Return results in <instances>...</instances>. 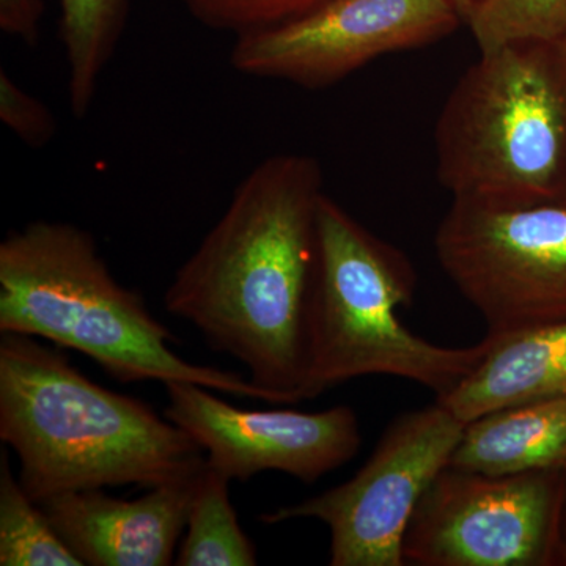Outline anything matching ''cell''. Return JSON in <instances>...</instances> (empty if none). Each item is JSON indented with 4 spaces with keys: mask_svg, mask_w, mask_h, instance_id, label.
I'll list each match as a JSON object with an SVG mask.
<instances>
[{
    "mask_svg": "<svg viewBox=\"0 0 566 566\" xmlns=\"http://www.w3.org/2000/svg\"><path fill=\"white\" fill-rule=\"evenodd\" d=\"M324 196L312 156L256 164L164 296L169 314L243 364L279 405L301 401Z\"/></svg>",
    "mask_w": 566,
    "mask_h": 566,
    "instance_id": "1",
    "label": "cell"
},
{
    "mask_svg": "<svg viewBox=\"0 0 566 566\" xmlns=\"http://www.w3.org/2000/svg\"><path fill=\"white\" fill-rule=\"evenodd\" d=\"M0 439L36 504L73 491L153 488L199 474L203 450L169 419L82 375L29 335L0 340Z\"/></svg>",
    "mask_w": 566,
    "mask_h": 566,
    "instance_id": "2",
    "label": "cell"
},
{
    "mask_svg": "<svg viewBox=\"0 0 566 566\" xmlns=\"http://www.w3.org/2000/svg\"><path fill=\"white\" fill-rule=\"evenodd\" d=\"M0 333L74 349L120 382L188 381L279 405L251 379L178 356L169 329L73 223L35 221L0 243Z\"/></svg>",
    "mask_w": 566,
    "mask_h": 566,
    "instance_id": "3",
    "label": "cell"
},
{
    "mask_svg": "<svg viewBox=\"0 0 566 566\" xmlns=\"http://www.w3.org/2000/svg\"><path fill=\"white\" fill-rule=\"evenodd\" d=\"M416 285L415 266L400 249L323 197L301 401L371 375L406 379L441 397L482 364L488 337L453 348L405 326L400 312L412 304Z\"/></svg>",
    "mask_w": 566,
    "mask_h": 566,
    "instance_id": "4",
    "label": "cell"
},
{
    "mask_svg": "<svg viewBox=\"0 0 566 566\" xmlns=\"http://www.w3.org/2000/svg\"><path fill=\"white\" fill-rule=\"evenodd\" d=\"M436 172L453 200H566V40L480 52L434 126Z\"/></svg>",
    "mask_w": 566,
    "mask_h": 566,
    "instance_id": "5",
    "label": "cell"
},
{
    "mask_svg": "<svg viewBox=\"0 0 566 566\" xmlns=\"http://www.w3.org/2000/svg\"><path fill=\"white\" fill-rule=\"evenodd\" d=\"M434 251L490 337L565 322L566 200L524 207L453 200Z\"/></svg>",
    "mask_w": 566,
    "mask_h": 566,
    "instance_id": "6",
    "label": "cell"
},
{
    "mask_svg": "<svg viewBox=\"0 0 566 566\" xmlns=\"http://www.w3.org/2000/svg\"><path fill=\"white\" fill-rule=\"evenodd\" d=\"M566 472L488 475L447 465L417 505L405 565L557 566Z\"/></svg>",
    "mask_w": 566,
    "mask_h": 566,
    "instance_id": "7",
    "label": "cell"
},
{
    "mask_svg": "<svg viewBox=\"0 0 566 566\" xmlns=\"http://www.w3.org/2000/svg\"><path fill=\"white\" fill-rule=\"evenodd\" d=\"M465 423L433 405L387 427L348 482L296 505L264 513V524L318 520L331 532L333 566H403V542L420 499L450 464Z\"/></svg>",
    "mask_w": 566,
    "mask_h": 566,
    "instance_id": "8",
    "label": "cell"
},
{
    "mask_svg": "<svg viewBox=\"0 0 566 566\" xmlns=\"http://www.w3.org/2000/svg\"><path fill=\"white\" fill-rule=\"evenodd\" d=\"M449 0H326L281 24L234 36L244 76L324 88L392 52L446 39L461 24Z\"/></svg>",
    "mask_w": 566,
    "mask_h": 566,
    "instance_id": "9",
    "label": "cell"
},
{
    "mask_svg": "<svg viewBox=\"0 0 566 566\" xmlns=\"http://www.w3.org/2000/svg\"><path fill=\"white\" fill-rule=\"evenodd\" d=\"M164 387L169 400L164 416L207 452L211 469L230 480L248 482L275 471L311 485L349 463L363 446L359 420L349 406L319 412L249 411L196 382Z\"/></svg>",
    "mask_w": 566,
    "mask_h": 566,
    "instance_id": "10",
    "label": "cell"
},
{
    "mask_svg": "<svg viewBox=\"0 0 566 566\" xmlns=\"http://www.w3.org/2000/svg\"><path fill=\"white\" fill-rule=\"evenodd\" d=\"M205 468L188 479L148 488L134 501L87 490L54 495L40 506L84 565H174Z\"/></svg>",
    "mask_w": 566,
    "mask_h": 566,
    "instance_id": "11",
    "label": "cell"
},
{
    "mask_svg": "<svg viewBox=\"0 0 566 566\" xmlns=\"http://www.w3.org/2000/svg\"><path fill=\"white\" fill-rule=\"evenodd\" d=\"M490 338L482 364L436 397L463 423L506 406L566 398V319L509 337Z\"/></svg>",
    "mask_w": 566,
    "mask_h": 566,
    "instance_id": "12",
    "label": "cell"
},
{
    "mask_svg": "<svg viewBox=\"0 0 566 566\" xmlns=\"http://www.w3.org/2000/svg\"><path fill=\"white\" fill-rule=\"evenodd\" d=\"M449 465L488 475L566 472V398L506 406L465 423Z\"/></svg>",
    "mask_w": 566,
    "mask_h": 566,
    "instance_id": "13",
    "label": "cell"
},
{
    "mask_svg": "<svg viewBox=\"0 0 566 566\" xmlns=\"http://www.w3.org/2000/svg\"><path fill=\"white\" fill-rule=\"evenodd\" d=\"M66 95L74 117L95 104L104 71L120 46L133 0H59Z\"/></svg>",
    "mask_w": 566,
    "mask_h": 566,
    "instance_id": "14",
    "label": "cell"
},
{
    "mask_svg": "<svg viewBox=\"0 0 566 566\" xmlns=\"http://www.w3.org/2000/svg\"><path fill=\"white\" fill-rule=\"evenodd\" d=\"M230 482L207 464L178 547V566H253L256 549L230 502Z\"/></svg>",
    "mask_w": 566,
    "mask_h": 566,
    "instance_id": "15",
    "label": "cell"
},
{
    "mask_svg": "<svg viewBox=\"0 0 566 566\" xmlns=\"http://www.w3.org/2000/svg\"><path fill=\"white\" fill-rule=\"evenodd\" d=\"M0 565L84 566L25 493L6 453L0 460Z\"/></svg>",
    "mask_w": 566,
    "mask_h": 566,
    "instance_id": "16",
    "label": "cell"
},
{
    "mask_svg": "<svg viewBox=\"0 0 566 566\" xmlns=\"http://www.w3.org/2000/svg\"><path fill=\"white\" fill-rule=\"evenodd\" d=\"M465 24L480 52L566 40V0H479Z\"/></svg>",
    "mask_w": 566,
    "mask_h": 566,
    "instance_id": "17",
    "label": "cell"
},
{
    "mask_svg": "<svg viewBox=\"0 0 566 566\" xmlns=\"http://www.w3.org/2000/svg\"><path fill=\"white\" fill-rule=\"evenodd\" d=\"M326 0H181L193 20L211 31L243 35L301 17Z\"/></svg>",
    "mask_w": 566,
    "mask_h": 566,
    "instance_id": "18",
    "label": "cell"
},
{
    "mask_svg": "<svg viewBox=\"0 0 566 566\" xmlns=\"http://www.w3.org/2000/svg\"><path fill=\"white\" fill-rule=\"evenodd\" d=\"M0 120L32 148L46 147L59 129L50 107L24 91L6 69H0Z\"/></svg>",
    "mask_w": 566,
    "mask_h": 566,
    "instance_id": "19",
    "label": "cell"
},
{
    "mask_svg": "<svg viewBox=\"0 0 566 566\" xmlns=\"http://www.w3.org/2000/svg\"><path fill=\"white\" fill-rule=\"evenodd\" d=\"M43 13L44 0H0V29L11 39L35 46Z\"/></svg>",
    "mask_w": 566,
    "mask_h": 566,
    "instance_id": "20",
    "label": "cell"
},
{
    "mask_svg": "<svg viewBox=\"0 0 566 566\" xmlns=\"http://www.w3.org/2000/svg\"><path fill=\"white\" fill-rule=\"evenodd\" d=\"M449 2L452 3L453 9L458 11L461 21H463L465 24L469 14L472 13V10H474V7L476 6V2H479V0H449Z\"/></svg>",
    "mask_w": 566,
    "mask_h": 566,
    "instance_id": "21",
    "label": "cell"
},
{
    "mask_svg": "<svg viewBox=\"0 0 566 566\" xmlns=\"http://www.w3.org/2000/svg\"><path fill=\"white\" fill-rule=\"evenodd\" d=\"M557 566H566V502L562 516L560 542H558Z\"/></svg>",
    "mask_w": 566,
    "mask_h": 566,
    "instance_id": "22",
    "label": "cell"
}]
</instances>
